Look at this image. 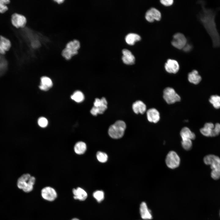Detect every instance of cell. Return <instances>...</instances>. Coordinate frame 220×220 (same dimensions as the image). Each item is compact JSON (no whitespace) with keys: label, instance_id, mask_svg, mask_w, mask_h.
I'll return each instance as SVG.
<instances>
[{"label":"cell","instance_id":"1","mask_svg":"<svg viewBox=\"0 0 220 220\" xmlns=\"http://www.w3.org/2000/svg\"><path fill=\"white\" fill-rule=\"evenodd\" d=\"M200 2L202 5V10L199 15V19L211 37L213 46L215 48L220 47V36L216 28L215 18L217 12L220 9V8L215 10L205 7L204 1H200Z\"/></svg>","mask_w":220,"mask_h":220},{"label":"cell","instance_id":"2","mask_svg":"<svg viewBox=\"0 0 220 220\" xmlns=\"http://www.w3.org/2000/svg\"><path fill=\"white\" fill-rule=\"evenodd\" d=\"M204 163L210 165L212 170L211 176L215 180L220 178V158L216 156L210 154L205 156L204 158Z\"/></svg>","mask_w":220,"mask_h":220},{"label":"cell","instance_id":"3","mask_svg":"<svg viewBox=\"0 0 220 220\" xmlns=\"http://www.w3.org/2000/svg\"><path fill=\"white\" fill-rule=\"evenodd\" d=\"M35 181L34 177L31 176L29 174H24L18 179L17 186L24 192L29 193L33 190Z\"/></svg>","mask_w":220,"mask_h":220},{"label":"cell","instance_id":"4","mask_svg":"<svg viewBox=\"0 0 220 220\" xmlns=\"http://www.w3.org/2000/svg\"><path fill=\"white\" fill-rule=\"evenodd\" d=\"M126 127V123L123 121L118 120L109 127L108 134L113 138H119L124 135Z\"/></svg>","mask_w":220,"mask_h":220},{"label":"cell","instance_id":"5","mask_svg":"<svg viewBox=\"0 0 220 220\" xmlns=\"http://www.w3.org/2000/svg\"><path fill=\"white\" fill-rule=\"evenodd\" d=\"M80 46V42L77 40L69 42L62 51V56L67 60L70 59L72 57L78 53V50Z\"/></svg>","mask_w":220,"mask_h":220},{"label":"cell","instance_id":"6","mask_svg":"<svg viewBox=\"0 0 220 220\" xmlns=\"http://www.w3.org/2000/svg\"><path fill=\"white\" fill-rule=\"evenodd\" d=\"M201 133L206 137H213L220 133V124L216 123L215 125L211 123H206L204 127L200 129Z\"/></svg>","mask_w":220,"mask_h":220},{"label":"cell","instance_id":"7","mask_svg":"<svg viewBox=\"0 0 220 220\" xmlns=\"http://www.w3.org/2000/svg\"><path fill=\"white\" fill-rule=\"evenodd\" d=\"M94 105V106L90 110V113L94 116L97 114H103L107 108V102L104 97L101 99L96 98Z\"/></svg>","mask_w":220,"mask_h":220},{"label":"cell","instance_id":"8","mask_svg":"<svg viewBox=\"0 0 220 220\" xmlns=\"http://www.w3.org/2000/svg\"><path fill=\"white\" fill-rule=\"evenodd\" d=\"M163 98L168 104H174L181 100V97L172 88L167 87L163 91Z\"/></svg>","mask_w":220,"mask_h":220},{"label":"cell","instance_id":"9","mask_svg":"<svg viewBox=\"0 0 220 220\" xmlns=\"http://www.w3.org/2000/svg\"><path fill=\"white\" fill-rule=\"evenodd\" d=\"M165 162L167 166L169 168L174 169L179 166L180 159L178 155L175 152L170 151L167 155Z\"/></svg>","mask_w":220,"mask_h":220},{"label":"cell","instance_id":"10","mask_svg":"<svg viewBox=\"0 0 220 220\" xmlns=\"http://www.w3.org/2000/svg\"><path fill=\"white\" fill-rule=\"evenodd\" d=\"M187 39L184 34L180 33L175 34L171 41L172 45L176 48L183 49L187 44Z\"/></svg>","mask_w":220,"mask_h":220},{"label":"cell","instance_id":"11","mask_svg":"<svg viewBox=\"0 0 220 220\" xmlns=\"http://www.w3.org/2000/svg\"><path fill=\"white\" fill-rule=\"evenodd\" d=\"M41 194L43 199L49 201L54 200L57 197V193L55 189L50 186L43 188L41 190Z\"/></svg>","mask_w":220,"mask_h":220},{"label":"cell","instance_id":"12","mask_svg":"<svg viewBox=\"0 0 220 220\" xmlns=\"http://www.w3.org/2000/svg\"><path fill=\"white\" fill-rule=\"evenodd\" d=\"M11 21L12 24L17 28L24 27L27 23L26 17L17 13H14L12 15Z\"/></svg>","mask_w":220,"mask_h":220},{"label":"cell","instance_id":"13","mask_svg":"<svg viewBox=\"0 0 220 220\" xmlns=\"http://www.w3.org/2000/svg\"><path fill=\"white\" fill-rule=\"evenodd\" d=\"M160 12L155 8H151L148 10L145 14V18L148 22H153L155 20L159 21L161 18Z\"/></svg>","mask_w":220,"mask_h":220},{"label":"cell","instance_id":"14","mask_svg":"<svg viewBox=\"0 0 220 220\" xmlns=\"http://www.w3.org/2000/svg\"><path fill=\"white\" fill-rule=\"evenodd\" d=\"M164 68L166 71L168 73L175 74L179 71V65L176 60L169 59L165 63Z\"/></svg>","mask_w":220,"mask_h":220},{"label":"cell","instance_id":"15","mask_svg":"<svg viewBox=\"0 0 220 220\" xmlns=\"http://www.w3.org/2000/svg\"><path fill=\"white\" fill-rule=\"evenodd\" d=\"M146 114L147 119L150 122L156 123L160 119V113L155 108H151L148 109L147 111Z\"/></svg>","mask_w":220,"mask_h":220},{"label":"cell","instance_id":"16","mask_svg":"<svg viewBox=\"0 0 220 220\" xmlns=\"http://www.w3.org/2000/svg\"><path fill=\"white\" fill-rule=\"evenodd\" d=\"M122 52L123 54L122 60L124 64L128 65L134 64L135 58L130 51L127 49H123Z\"/></svg>","mask_w":220,"mask_h":220},{"label":"cell","instance_id":"17","mask_svg":"<svg viewBox=\"0 0 220 220\" xmlns=\"http://www.w3.org/2000/svg\"><path fill=\"white\" fill-rule=\"evenodd\" d=\"M72 193L74 195L73 198L75 200L80 201H84L87 197V194L86 191L80 187L73 189Z\"/></svg>","mask_w":220,"mask_h":220},{"label":"cell","instance_id":"18","mask_svg":"<svg viewBox=\"0 0 220 220\" xmlns=\"http://www.w3.org/2000/svg\"><path fill=\"white\" fill-rule=\"evenodd\" d=\"M140 212L141 218L143 219L149 220L152 218L150 211L148 209L146 203L144 202H142L140 204Z\"/></svg>","mask_w":220,"mask_h":220},{"label":"cell","instance_id":"19","mask_svg":"<svg viewBox=\"0 0 220 220\" xmlns=\"http://www.w3.org/2000/svg\"><path fill=\"white\" fill-rule=\"evenodd\" d=\"M132 109L134 112L136 114L139 113L143 114L146 111V106L142 101L138 100L133 104Z\"/></svg>","mask_w":220,"mask_h":220},{"label":"cell","instance_id":"20","mask_svg":"<svg viewBox=\"0 0 220 220\" xmlns=\"http://www.w3.org/2000/svg\"><path fill=\"white\" fill-rule=\"evenodd\" d=\"M201 77L198 72L195 70L189 73L188 75V79L189 82L194 84H197L201 81Z\"/></svg>","mask_w":220,"mask_h":220},{"label":"cell","instance_id":"21","mask_svg":"<svg viewBox=\"0 0 220 220\" xmlns=\"http://www.w3.org/2000/svg\"><path fill=\"white\" fill-rule=\"evenodd\" d=\"M180 134L182 139H189L192 140L196 138L195 134L187 127H185L182 129Z\"/></svg>","mask_w":220,"mask_h":220},{"label":"cell","instance_id":"22","mask_svg":"<svg viewBox=\"0 0 220 220\" xmlns=\"http://www.w3.org/2000/svg\"><path fill=\"white\" fill-rule=\"evenodd\" d=\"M141 39L140 36L138 34L134 33H130L125 37V40L126 42L129 45H133L137 41Z\"/></svg>","mask_w":220,"mask_h":220},{"label":"cell","instance_id":"23","mask_svg":"<svg viewBox=\"0 0 220 220\" xmlns=\"http://www.w3.org/2000/svg\"><path fill=\"white\" fill-rule=\"evenodd\" d=\"M86 149V143L82 141L77 142L74 147V150L75 153L78 154H83Z\"/></svg>","mask_w":220,"mask_h":220},{"label":"cell","instance_id":"24","mask_svg":"<svg viewBox=\"0 0 220 220\" xmlns=\"http://www.w3.org/2000/svg\"><path fill=\"white\" fill-rule=\"evenodd\" d=\"M0 46L6 51H8L11 46V43L8 39L0 36Z\"/></svg>","mask_w":220,"mask_h":220},{"label":"cell","instance_id":"25","mask_svg":"<svg viewBox=\"0 0 220 220\" xmlns=\"http://www.w3.org/2000/svg\"><path fill=\"white\" fill-rule=\"evenodd\" d=\"M71 98L77 103L82 102L84 99V94L81 91L77 90L71 96Z\"/></svg>","mask_w":220,"mask_h":220},{"label":"cell","instance_id":"26","mask_svg":"<svg viewBox=\"0 0 220 220\" xmlns=\"http://www.w3.org/2000/svg\"><path fill=\"white\" fill-rule=\"evenodd\" d=\"M209 102L216 109L220 108V96L218 95L211 96L209 99Z\"/></svg>","mask_w":220,"mask_h":220},{"label":"cell","instance_id":"27","mask_svg":"<svg viewBox=\"0 0 220 220\" xmlns=\"http://www.w3.org/2000/svg\"><path fill=\"white\" fill-rule=\"evenodd\" d=\"M40 84L50 89L52 86L53 82L51 79L49 77L43 76L41 78Z\"/></svg>","mask_w":220,"mask_h":220},{"label":"cell","instance_id":"28","mask_svg":"<svg viewBox=\"0 0 220 220\" xmlns=\"http://www.w3.org/2000/svg\"><path fill=\"white\" fill-rule=\"evenodd\" d=\"M93 196L97 202L100 203L104 199V193L102 190H97L93 193Z\"/></svg>","mask_w":220,"mask_h":220},{"label":"cell","instance_id":"29","mask_svg":"<svg viewBox=\"0 0 220 220\" xmlns=\"http://www.w3.org/2000/svg\"><path fill=\"white\" fill-rule=\"evenodd\" d=\"M192 140L189 139H183L181 141L182 147L185 150H189L191 149L192 143Z\"/></svg>","mask_w":220,"mask_h":220},{"label":"cell","instance_id":"30","mask_svg":"<svg viewBox=\"0 0 220 220\" xmlns=\"http://www.w3.org/2000/svg\"><path fill=\"white\" fill-rule=\"evenodd\" d=\"M96 156L98 160L101 163L105 162L108 159V156L106 153L100 151L97 152Z\"/></svg>","mask_w":220,"mask_h":220},{"label":"cell","instance_id":"31","mask_svg":"<svg viewBox=\"0 0 220 220\" xmlns=\"http://www.w3.org/2000/svg\"><path fill=\"white\" fill-rule=\"evenodd\" d=\"M10 2L9 0H0V13L6 12L8 9L6 4Z\"/></svg>","mask_w":220,"mask_h":220},{"label":"cell","instance_id":"32","mask_svg":"<svg viewBox=\"0 0 220 220\" xmlns=\"http://www.w3.org/2000/svg\"><path fill=\"white\" fill-rule=\"evenodd\" d=\"M38 123L41 127L44 128L47 127L48 124L47 119L44 117H40L38 119Z\"/></svg>","mask_w":220,"mask_h":220},{"label":"cell","instance_id":"33","mask_svg":"<svg viewBox=\"0 0 220 220\" xmlns=\"http://www.w3.org/2000/svg\"><path fill=\"white\" fill-rule=\"evenodd\" d=\"M160 2L164 6H169L171 5L173 3V0H161Z\"/></svg>","mask_w":220,"mask_h":220},{"label":"cell","instance_id":"34","mask_svg":"<svg viewBox=\"0 0 220 220\" xmlns=\"http://www.w3.org/2000/svg\"><path fill=\"white\" fill-rule=\"evenodd\" d=\"M192 49V46L190 44H187L183 49L186 52L190 51Z\"/></svg>","mask_w":220,"mask_h":220},{"label":"cell","instance_id":"35","mask_svg":"<svg viewBox=\"0 0 220 220\" xmlns=\"http://www.w3.org/2000/svg\"><path fill=\"white\" fill-rule=\"evenodd\" d=\"M6 51L0 46V54H4L6 53Z\"/></svg>","mask_w":220,"mask_h":220},{"label":"cell","instance_id":"36","mask_svg":"<svg viewBox=\"0 0 220 220\" xmlns=\"http://www.w3.org/2000/svg\"><path fill=\"white\" fill-rule=\"evenodd\" d=\"M55 2H57L58 4H61L63 2H64V1L63 0H56L55 1Z\"/></svg>","mask_w":220,"mask_h":220},{"label":"cell","instance_id":"37","mask_svg":"<svg viewBox=\"0 0 220 220\" xmlns=\"http://www.w3.org/2000/svg\"><path fill=\"white\" fill-rule=\"evenodd\" d=\"M71 220H79V219L76 218H74L72 219Z\"/></svg>","mask_w":220,"mask_h":220}]
</instances>
